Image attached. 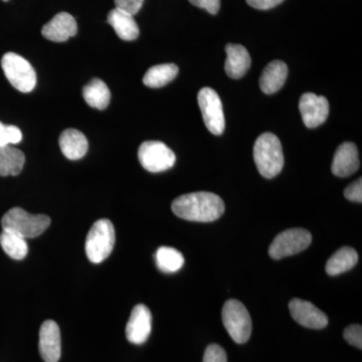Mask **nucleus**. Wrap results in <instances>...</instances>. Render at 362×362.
Segmentation results:
<instances>
[{
    "label": "nucleus",
    "instance_id": "nucleus-1",
    "mask_svg": "<svg viewBox=\"0 0 362 362\" xmlns=\"http://www.w3.org/2000/svg\"><path fill=\"white\" fill-rule=\"evenodd\" d=\"M178 218L199 223H211L218 220L225 213V204L213 192H199L183 194L171 204Z\"/></svg>",
    "mask_w": 362,
    "mask_h": 362
},
{
    "label": "nucleus",
    "instance_id": "nucleus-2",
    "mask_svg": "<svg viewBox=\"0 0 362 362\" xmlns=\"http://www.w3.org/2000/svg\"><path fill=\"white\" fill-rule=\"evenodd\" d=\"M254 160L259 175L274 178L282 171L284 154L280 139L273 133L259 135L254 146Z\"/></svg>",
    "mask_w": 362,
    "mask_h": 362
},
{
    "label": "nucleus",
    "instance_id": "nucleus-3",
    "mask_svg": "<svg viewBox=\"0 0 362 362\" xmlns=\"http://www.w3.org/2000/svg\"><path fill=\"white\" fill-rule=\"evenodd\" d=\"M51 218L45 214H28L21 207H13L2 216V230L16 233L23 239H33L45 232Z\"/></svg>",
    "mask_w": 362,
    "mask_h": 362
},
{
    "label": "nucleus",
    "instance_id": "nucleus-4",
    "mask_svg": "<svg viewBox=\"0 0 362 362\" xmlns=\"http://www.w3.org/2000/svg\"><path fill=\"white\" fill-rule=\"evenodd\" d=\"M113 223L106 218L97 221L86 239V254L92 263L100 264L110 256L115 245Z\"/></svg>",
    "mask_w": 362,
    "mask_h": 362
},
{
    "label": "nucleus",
    "instance_id": "nucleus-5",
    "mask_svg": "<svg viewBox=\"0 0 362 362\" xmlns=\"http://www.w3.org/2000/svg\"><path fill=\"white\" fill-rule=\"evenodd\" d=\"M223 325L233 341L244 344L252 334V319L249 311L242 302L230 299L223 305Z\"/></svg>",
    "mask_w": 362,
    "mask_h": 362
},
{
    "label": "nucleus",
    "instance_id": "nucleus-6",
    "mask_svg": "<svg viewBox=\"0 0 362 362\" xmlns=\"http://www.w3.org/2000/svg\"><path fill=\"white\" fill-rule=\"evenodd\" d=\"M1 68L8 82L21 93H30L37 85V74L30 62L16 54L6 52L1 59Z\"/></svg>",
    "mask_w": 362,
    "mask_h": 362
},
{
    "label": "nucleus",
    "instance_id": "nucleus-7",
    "mask_svg": "<svg viewBox=\"0 0 362 362\" xmlns=\"http://www.w3.org/2000/svg\"><path fill=\"white\" fill-rule=\"evenodd\" d=\"M311 243L310 232L304 228H290L274 239L269 247V255L272 259H281L305 251Z\"/></svg>",
    "mask_w": 362,
    "mask_h": 362
},
{
    "label": "nucleus",
    "instance_id": "nucleus-8",
    "mask_svg": "<svg viewBox=\"0 0 362 362\" xmlns=\"http://www.w3.org/2000/svg\"><path fill=\"white\" fill-rule=\"evenodd\" d=\"M138 158L143 168L152 173L168 170L175 164V152L160 141H145L138 149Z\"/></svg>",
    "mask_w": 362,
    "mask_h": 362
},
{
    "label": "nucleus",
    "instance_id": "nucleus-9",
    "mask_svg": "<svg viewBox=\"0 0 362 362\" xmlns=\"http://www.w3.org/2000/svg\"><path fill=\"white\" fill-rule=\"evenodd\" d=\"M202 118L207 129L214 135H221L225 131L226 120L223 104L218 93L209 87L202 88L197 95Z\"/></svg>",
    "mask_w": 362,
    "mask_h": 362
},
{
    "label": "nucleus",
    "instance_id": "nucleus-10",
    "mask_svg": "<svg viewBox=\"0 0 362 362\" xmlns=\"http://www.w3.org/2000/svg\"><path fill=\"white\" fill-rule=\"evenodd\" d=\"M299 109L305 126L316 128L327 120L329 103L325 97L318 96L313 93H305L300 98Z\"/></svg>",
    "mask_w": 362,
    "mask_h": 362
},
{
    "label": "nucleus",
    "instance_id": "nucleus-11",
    "mask_svg": "<svg viewBox=\"0 0 362 362\" xmlns=\"http://www.w3.org/2000/svg\"><path fill=\"white\" fill-rule=\"evenodd\" d=\"M292 318L300 325L310 329H323L328 325V318L315 305L294 298L289 304Z\"/></svg>",
    "mask_w": 362,
    "mask_h": 362
},
{
    "label": "nucleus",
    "instance_id": "nucleus-12",
    "mask_svg": "<svg viewBox=\"0 0 362 362\" xmlns=\"http://www.w3.org/2000/svg\"><path fill=\"white\" fill-rule=\"evenodd\" d=\"M152 328V315L148 307L136 305L126 326V337L133 344L140 345L148 339Z\"/></svg>",
    "mask_w": 362,
    "mask_h": 362
},
{
    "label": "nucleus",
    "instance_id": "nucleus-13",
    "mask_svg": "<svg viewBox=\"0 0 362 362\" xmlns=\"http://www.w3.org/2000/svg\"><path fill=\"white\" fill-rule=\"evenodd\" d=\"M40 354L45 362H58L61 358V332L54 321H45L40 326Z\"/></svg>",
    "mask_w": 362,
    "mask_h": 362
},
{
    "label": "nucleus",
    "instance_id": "nucleus-14",
    "mask_svg": "<svg viewBox=\"0 0 362 362\" xmlns=\"http://www.w3.org/2000/svg\"><path fill=\"white\" fill-rule=\"evenodd\" d=\"M359 164L356 145L352 142H344L335 152L331 170L338 177H347L358 170Z\"/></svg>",
    "mask_w": 362,
    "mask_h": 362
},
{
    "label": "nucleus",
    "instance_id": "nucleus-15",
    "mask_svg": "<svg viewBox=\"0 0 362 362\" xmlns=\"http://www.w3.org/2000/svg\"><path fill=\"white\" fill-rule=\"evenodd\" d=\"M75 18L68 13H59L42 28V35L52 42H64L77 35Z\"/></svg>",
    "mask_w": 362,
    "mask_h": 362
},
{
    "label": "nucleus",
    "instance_id": "nucleus-16",
    "mask_svg": "<svg viewBox=\"0 0 362 362\" xmlns=\"http://www.w3.org/2000/svg\"><path fill=\"white\" fill-rule=\"evenodd\" d=\"M226 75L232 78H240L246 75L251 66L252 59L246 47L240 45L228 44L226 47Z\"/></svg>",
    "mask_w": 362,
    "mask_h": 362
},
{
    "label": "nucleus",
    "instance_id": "nucleus-17",
    "mask_svg": "<svg viewBox=\"0 0 362 362\" xmlns=\"http://www.w3.org/2000/svg\"><path fill=\"white\" fill-rule=\"evenodd\" d=\"M59 147L66 158L78 160L83 158L88 151L87 138L81 131L66 129L59 136Z\"/></svg>",
    "mask_w": 362,
    "mask_h": 362
},
{
    "label": "nucleus",
    "instance_id": "nucleus-18",
    "mask_svg": "<svg viewBox=\"0 0 362 362\" xmlns=\"http://www.w3.org/2000/svg\"><path fill=\"white\" fill-rule=\"evenodd\" d=\"M287 76L288 66L284 62H271L262 73L259 87L267 95L275 94L284 86Z\"/></svg>",
    "mask_w": 362,
    "mask_h": 362
},
{
    "label": "nucleus",
    "instance_id": "nucleus-19",
    "mask_svg": "<svg viewBox=\"0 0 362 362\" xmlns=\"http://www.w3.org/2000/svg\"><path fill=\"white\" fill-rule=\"evenodd\" d=\"M107 21L121 40L130 42L137 39L139 35V28L133 16L121 9L115 7L109 13Z\"/></svg>",
    "mask_w": 362,
    "mask_h": 362
},
{
    "label": "nucleus",
    "instance_id": "nucleus-20",
    "mask_svg": "<svg viewBox=\"0 0 362 362\" xmlns=\"http://www.w3.org/2000/svg\"><path fill=\"white\" fill-rule=\"evenodd\" d=\"M358 262V254L356 250L343 247L331 256L326 263V273L330 276H337L351 270Z\"/></svg>",
    "mask_w": 362,
    "mask_h": 362
},
{
    "label": "nucleus",
    "instance_id": "nucleus-21",
    "mask_svg": "<svg viewBox=\"0 0 362 362\" xmlns=\"http://www.w3.org/2000/svg\"><path fill=\"white\" fill-rule=\"evenodd\" d=\"M25 162V156L21 150L11 145L0 147V176L20 175Z\"/></svg>",
    "mask_w": 362,
    "mask_h": 362
},
{
    "label": "nucleus",
    "instance_id": "nucleus-22",
    "mask_svg": "<svg viewBox=\"0 0 362 362\" xmlns=\"http://www.w3.org/2000/svg\"><path fill=\"white\" fill-rule=\"evenodd\" d=\"M83 97L90 107L104 110L108 107L111 100V93L108 86L100 78H94L83 89Z\"/></svg>",
    "mask_w": 362,
    "mask_h": 362
},
{
    "label": "nucleus",
    "instance_id": "nucleus-23",
    "mask_svg": "<svg viewBox=\"0 0 362 362\" xmlns=\"http://www.w3.org/2000/svg\"><path fill=\"white\" fill-rule=\"evenodd\" d=\"M178 66L175 64H162L150 68L143 78V83L149 88H161L175 80Z\"/></svg>",
    "mask_w": 362,
    "mask_h": 362
},
{
    "label": "nucleus",
    "instance_id": "nucleus-24",
    "mask_svg": "<svg viewBox=\"0 0 362 362\" xmlns=\"http://www.w3.org/2000/svg\"><path fill=\"white\" fill-rule=\"evenodd\" d=\"M156 261L159 270L163 273L173 274L182 268L185 257L175 247H160L157 250Z\"/></svg>",
    "mask_w": 362,
    "mask_h": 362
},
{
    "label": "nucleus",
    "instance_id": "nucleus-25",
    "mask_svg": "<svg viewBox=\"0 0 362 362\" xmlns=\"http://www.w3.org/2000/svg\"><path fill=\"white\" fill-rule=\"evenodd\" d=\"M0 246L7 256L13 259H25L28 252L26 240L16 233L2 230L0 233Z\"/></svg>",
    "mask_w": 362,
    "mask_h": 362
},
{
    "label": "nucleus",
    "instance_id": "nucleus-26",
    "mask_svg": "<svg viewBox=\"0 0 362 362\" xmlns=\"http://www.w3.org/2000/svg\"><path fill=\"white\" fill-rule=\"evenodd\" d=\"M21 139H23V133L20 128L0 122V147L18 144Z\"/></svg>",
    "mask_w": 362,
    "mask_h": 362
},
{
    "label": "nucleus",
    "instance_id": "nucleus-27",
    "mask_svg": "<svg viewBox=\"0 0 362 362\" xmlns=\"http://www.w3.org/2000/svg\"><path fill=\"white\" fill-rule=\"evenodd\" d=\"M345 340L349 344L354 345L358 349H362V327L358 324H354L349 327L345 328L344 333H343Z\"/></svg>",
    "mask_w": 362,
    "mask_h": 362
},
{
    "label": "nucleus",
    "instance_id": "nucleus-28",
    "mask_svg": "<svg viewBox=\"0 0 362 362\" xmlns=\"http://www.w3.org/2000/svg\"><path fill=\"white\" fill-rule=\"evenodd\" d=\"M204 362H228L226 352L218 344H211L204 352Z\"/></svg>",
    "mask_w": 362,
    "mask_h": 362
},
{
    "label": "nucleus",
    "instance_id": "nucleus-29",
    "mask_svg": "<svg viewBox=\"0 0 362 362\" xmlns=\"http://www.w3.org/2000/svg\"><path fill=\"white\" fill-rule=\"evenodd\" d=\"M116 8L134 16L141 9L144 0H114Z\"/></svg>",
    "mask_w": 362,
    "mask_h": 362
},
{
    "label": "nucleus",
    "instance_id": "nucleus-30",
    "mask_svg": "<svg viewBox=\"0 0 362 362\" xmlns=\"http://www.w3.org/2000/svg\"><path fill=\"white\" fill-rule=\"evenodd\" d=\"M344 197L350 202H362V180L354 181L344 190Z\"/></svg>",
    "mask_w": 362,
    "mask_h": 362
},
{
    "label": "nucleus",
    "instance_id": "nucleus-31",
    "mask_svg": "<svg viewBox=\"0 0 362 362\" xmlns=\"http://www.w3.org/2000/svg\"><path fill=\"white\" fill-rule=\"evenodd\" d=\"M190 4L199 8L206 9L207 13L216 14L220 11L221 0H188Z\"/></svg>",
    "mask_w": 362,
    "mask_h": 362
},
{
    "label": "nucleus",
    "instance_id": "nucleus-32",
    "mask_svg": "<svg viewBox=\"0 0 362 362\" xmlns=\"http://www.w3.org/2000/svg\"><path fill=\"white\" fill-rule=\"evenodd\" d=\"M250 6L259 11H267L282 4L284 0H246Z\"/></svg>",
    "mask_w": 362,
    "mask_h": 362
},
{
    "label": "nucleus",
    "instance_id": "nucleus-33",
    "mask_svg": "<svg viewBox=\"0 0 362 362\" xmlns=\"http://www.w3.org/2000/svg\"><path fill=\"white\" fill-rule=\"evenodd\" d=\"M2 1H8V0H2Z\"/></svg>",
    "mask_w": 362,
    "mask_h": 362
}]
</instances>
